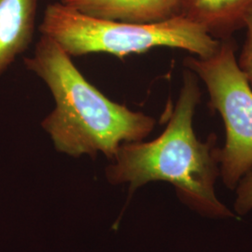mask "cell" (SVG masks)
Wrapping results in <instances>:
<instances>
[{"label": "cell", "instance_id": "3957f363", "mask_svg": "<svg viewBox=\"0 0 252 252\" xmlns=\"http://www.w3.org/2000/svg\"><path fill=\"white\" fill-rule=\"evenodd\" d=\"M38 30L71 58L101 53L123 59L158 47L180 49L206 58L220 45V40L181 15L152 24L124 23L93 18L60 2L47 5Z\"/></svg>", "mask_w": 252, "mask_h": 252}, {"label": "cell", "instance_id": "8992f818", "mask_svg": "<svg viewBox=\"0 0 252 252\" xmlns=\"http://www.w3.org/2000/svg\"><path fill=\"white\" fill-rule=\"evenodd\" d=\"M38 0H0V77L33 41Z\"/></svg>", "mask_w": 252, "mask_h": 252}, {"label": "cell", "instance_id": "9c48e42d", "mask_svg": "<svg viewBox=\"0 0 252 252\" xmlns=\"http://www.w3.org/2000/svg\"><path fill=\"white\" fill-rule=\"evenodd\" d=\"M244 29H246V37L237 63L252 87V10L246 19Z\"/></svg>", "mask_w": 252, "mask_h": 252}, {"label": "cell", "instance_id": "5b68a950", "mask_svg": "<svg viewBox=\"0 0 252 252\" xmlns=\"http://www.w3.org/2000/svg\"><path fill=\"white\" fill-rule=\"evenodd\" d=\"M59 2L93 18L124 23H159L180 14V0H59Z\"/></svg>", "mask_w": 252, "mask_h": 252}, {"label": "cell", "instance_id": "7a4b0ae2", "mask_svg": "<svg viewBox=\"0 0 252 252\" xmlns=\"http://www.w3.org/2000/svg\"><path fill=\"white\" fill-rule=\"evenodd\" d=\"M24 63L53 95L54 109L41 127L59 153L75 158L102 153L112 161L122 145L144 140L156 126L152 116L108 98L48 36H40Z\"/></svg>", "mask_w": 252, "mask_h": 252}, {"label": "cell", "instance_id": "6da1fadb", "mask_svg": "<svg viewBox=\"0 0 252 252\" xmlns=\"http://www.w3.org/2000/svg\"><path fill=\"white\" fill-rule=\"evenodd\" d=\"M199 81L185 67L179 97L162 134L151 141L122 145L106 168V178L113 185L127 184L130 196L150 182L165 181L174 186L180 202L200 216L236 219L217 196L220 177L218 137L210 134L202 141L193 128L202 97Z\"/></svg>", "mask_w": 252, "mask_h": 252}, {"label": "cell", "instance_id": "52a82bcc", "mask_svg": "<svg viewBox=\"0 0 252 252\" xmlns=\"http://www.w3.org/2000/svg\"><path fill=\"white\" fill-rule=\"evenodd\" d=\"M252 0H180L181 16L195 23L212 37H234L245 28Z\"/></svg>", "mask_w": 252, "mask_h": 252}, {"label": "cell", "instance_id": "ba28073f", "mask_svg": "<svg viewBox=\"0 0 252 252\" xmlns=\"http://www.w3.org/2000/svg\"><path fill=\"white\" fill-rule=\"evenodd\" d=\"M234 212L237 217L252 211V166L238 181L235 189Z\"/></svg>", "mask_w": 252, "mask_h": 252}, {"label": "cell", "instance_id": "277c9868", "mask_svg": "<svg viewBox=\"0 0 252 252\" xmlns=\"http://www.w3.org/2000/svg\"><path fill=\"white\" fill-rule=\"evenodd\" d=\"M183 65L194 73L207 88L209 107L220 114L225 127L220 148V177L234 190L252 166V87L237 63L234 37L220 40L212 55H190Z\"/></svg>", "mask_w": 252, "mask_h": 252}]
</instances>
